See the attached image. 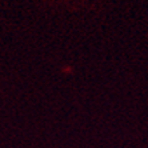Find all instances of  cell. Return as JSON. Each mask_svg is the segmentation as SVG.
I'll list each match as a JSON object with an SVG mask.
<instances>
[{
    "label": "cell",
    "mask_w": 148,
    "mask_h": 148,
    "mask_svg": "<svg viewBox=\"0 0 148 148\" xmlns=\"http://www.w3.org/2000/svg\"><path fill=\"white\" fill-rule=\"evenodd\" d=\"M71 71H72V67H67V68H63V72H66V73H71Z\"/></svg>",
    "instance_id": "obj_1"
}]
</instances>
